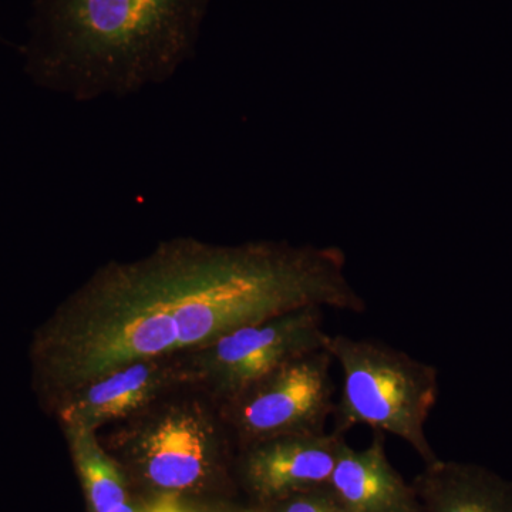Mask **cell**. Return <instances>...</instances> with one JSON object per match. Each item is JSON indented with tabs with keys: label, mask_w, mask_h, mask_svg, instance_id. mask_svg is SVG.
<instances>
[{
	"label": "cell",
	"mask_w": 512,
	"mask_h": 512,
	"mask_svg": "<svg viewBox=\"0 0 512 512\" xmlns=\"http://www.w3.org/2000/svg\"><path fill=\"white\" fill-rule=\"evenodd\" d=\"M308 308L367 311L342 249L170 239L144 258L109 262L80 286L40 332L36 365L62 399L130 363L194 352Z\"/></svg>",
	"instance_id": "1"
},
{
	"label": "cell",
	"mask_w": 512,
	"mask_h": 512,
	"mask_svg": "<svg viewBox=\"0 0 512 512\" xmlns=\"http://www.w3.org/2000/svg\"><path fill=\"white\" fill-rule=\"evenodd\" d=\"M211 0H35L22 47L37 86L87 101L167 82L195 53Z\"/></svg>",
	"instance_id": "2"
},
{
	"label": "cell",
	"mask_w": 512,
	"mask_h": 512,
	"mask_svg": "<svg viewBox=\"0 0 512 512\" xmlns=\"http://www.w3.org/2000/svg\"><path fill=\"white\" fill-rule=\"evenodd\" d=\"M323 349L343 376L333 431L356 426L403 440L424 463L439 460L427 439V421L439 400V370L403 350L370 339L326 336Z\"/></svg>",
	"instance_id": "3"
},
{
	"label": "cell",
	"mask_w": 512,
	"mask_h": 512,
	"mask_svg": "<svg viewBox=\"0 0 512 512\" xmlns=\"http://www.w3.org/2000/svg\"><path fill=\"white\" fill-rule=\"evenodd\" d=\"M333 365L325 349L293 359L225 403L222 420L247 447L279 437L326 433L336 409Z\"/></svg>",
	"instance_id": "4"
},
{
	"label": "cell",
	"mask_w": 512,
	"mask_h": 512,
	"mask_svg": "<svg viewBox=\"0 0 512 512\" xmlns=\"http://www.w3.org/2000/svg\"><path fill=\"white\" fill-rule=\"evenodd\" d=\"M325 309L308 308L245 326L192 353V376L228 403L279 367L323 349Z\"/></svg>",
	"instance_id": "5"
},
{
	"label": "cell",
	"mask_w": 512,
	"mask_h": 512,
	"mask_svg": "<svg viewBox=\"0 0 512 512\" xmlns=\"http://www.w3.org/2000/svg\"><path fill=\"white\" fill-rule=\"evenodd\" d=\"M222 436L220 424L200 406L168 410L138 433V460L157 487L188 490L210 473Z\"/></svg>",
	"instance_id": "6"
},
{
	"label": "cell",
	"mask_w": 512,
	"mask_h": 512,
	"mask_svg": "<svg viewBox=\"0 0 512 512\" xmlns=\"http://www.w3.org/2000/svg\"><path fill=\"white\" fill-rule=\"evenodd\" d=\"M345 436L326 431L288 436L248 446L245 476L265 500H282L329 485Z\"/></svg>",
	"instance_id": "7"
},
{
	"label": "cell",
	"mask_w": 512,
	"mask_h": 512,
	"mask_svg": "<svg viewBox=\"0 0 512 512\" xmlns=\"http://www.w3.org/2000/svg\"><path fill=\"white\" fill-rule=\"evenodd\" d=\"M177 376L163 359L141 360L66 394L59 404L64 427L96 430L147 407Z\"/></svg>",
	"instance_id": "8"
},
{
	"label": "cell",
	"mask_w": 512,
	"mask_h": 512,
	"mask_svg": "<svg viewBox=\"0 0 512 512\" xmlns=\"http://www.w3.org/2000/svg\"><path fill=\"white\" fill-rule=\"evenodd\" d=\"M384 436L375 431L365 450L346 441L340 447L329 488L346 512H420L416 490L390 464Z\"/></svg>",
	"instance_id": "9"
},
{
	"label": "cell",
	"mask_w": 512,
	"mask_h": 512,
	"mask_svg": "<svg viewBox=\"0 0 512 512\" xmlns=\"http://www.w3.org/2000/svg\"><path fill=\"white\" fill-rule=\"evenodd\" d=\"M420 512H512V481L476 464L436 460L414 484Z\"/></svg>",
	"instance_id": "10"
},
{
	"label": "cell",
	"mask_w": 512,
	"mask_h": 512,
	"mask_svg": "<svg viewBox=\"0 0 512 512\" xmlns=\"http://www.w3.org/2000/svg\"><path fill=\"white\" fill-rule=\"evenodd\" d=\"M66 434L93 511L111 512L126 504L123 477L101 448L96 430L69 426Z\"/></svg>",
	"instance_id": "11"
},
{
	"label": "cell",
	"mask_w": 512,
	"mask_h": 512,
	"mask_svg": "<svg viewBox=\"0 0 512 512\" xmlns=\"http://www.w3.org/2000/svg\"><path fill=\"white\" fill-rule=\"evenodd\" d=\"M278 512H346L338 498L326 487L282 498Z\"/></svg>",
	"instance_id": "12"
},
{
	"label": "cell",
	"mask_w": 512,
	"mask_h": 512,
	"mask_svg": "<svg viewBox=\"0 0 512 512\" xmlns=\"http://www.w3.org/2000/svg\"><path fill=\"white\" fill-rule=\"evenodd\" d=\"M111 512H134L133 508H131V505L126 503L123 505H120V507H117L116 510H113Z\"/></svg>",
	"instance_id": "13"
},
{
	"label": "cell",
	"mask_w": 512,
	"mask_h": 512,
	"mask_svg": "<svg viewBox=\"0 0 512 512\" xmlns=\"http://www.w3.org/2000/svg\"><path fill=\"white\" fill-rule=\"evenodd\" d=\"M175 512H183V511H181L180 508L175 507Z\"/></svg>",
	"instance_id": "14"
}]
</instances>
